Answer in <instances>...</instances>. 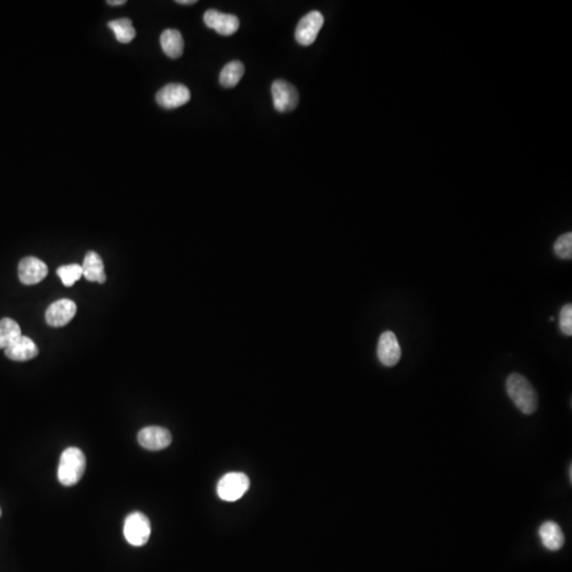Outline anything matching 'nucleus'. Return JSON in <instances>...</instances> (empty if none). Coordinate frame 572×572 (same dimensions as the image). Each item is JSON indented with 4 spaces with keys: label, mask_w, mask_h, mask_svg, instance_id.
Wrapping results in <instances>:
<instances>
[{
    "label": "nucleus",
    "mask_w": 572,
    "mask_h": 572,
    "mask_svg": "<svg viewBox=\"0 0 572 572\" xmlns=\"http://www.w3.org/2000/svg\"><path fill=\"white\" fill-rule=\"evenodd\" d=\"M323 22L325 18L318 11H312L304 16L296 28L295 39L297 43L304 47L312 45L316 41Z\"/></svg>",
    "instance_id": "obj_6"
},
{
    "label": "nucleus",
    "mask_w": 572,
    "mask_h": 572,
    "mask_svg": "<svg viewBox=\"0 0 572 572\" xmlns=\"http://www.w3.org/2000/svg\"><path fill=\"white\" fill-rule=\"evenodd\" d=\"M48 275L46 263L34 256H27L18 264V277L26 285H33L43 281Z\"/></svg>",
    "instance_id": "obj_12"
},
{
    "label": "nucleus",
    "mask_w": 572,
    "mask_h": 572,
    "mask_svg": "<svg viewBox=\"0 0 572 572\" xmlns=\"http://www.w3.org/2000/svg\"><path fill=\"white\" fill-rule=\"evenodd\" d=\"M569 481H570V484H571V481H572V464H571V463H570V464H569Z\"/></svg>",
    "instance_id": "obj_25"
},
{
    "label": "nucleus",
    "mask_w": 572,
    "mask_h": 572,
    "mask_svg": "<svg viewBox=\"0 0 572 572\" xmlns=\"http://www.w3.org/2000/svg\"><path fill=\"white\" fill-rule=\"evenodd\" d=\"M176 3L179 5H194L197 1L196 0H177Z\"/></svg>",
    "instance_id": "obj_24"
},
{
    "label": "nucleus",
    "mask_w": 572,
    "mask_h": 572,
    "mask_svg": "<svg viewBox=\"0 0 572 572\" xmlns=\"http://www.w3.org/2000/svg\"><path fill=\"white\" fill-rule=\"evenodd\" d=\"M83 275L89 281L98 282L102 284L106 281V275L104 273V264L100 254L95 252H89L85 256L82 265Z\"/></svg>",
    "instance_id": "obj_15"
},
{
    "label": "nucleus",
    "mask_w": 572,
    "mask_h": 572,
    "mask_svg": "<svg viewBox=\"0 0 572 572\" xmlns=\"http://www.w3.org/2000/svg\"><path fill=\"white\" fill-rule=\"evenodd\" d=\"M402 350L396 334L386 331L379 336L377 344V357L386 367H394L400 362Z\"/></svg>",
    "instance_id": "obj_10"
},
{
    "label": "nucleus",
    "mask_w": 572,
    "mask_h": 572,
    "mask_svg": "<svg viewBox=\"0 0 572 572\" xmlns=\"http://www.w3.org/2000/svg\"><path fill=\"white\" fill-rule=\"evenodd\" d=\"M0 516H1V509H0Z\"/></svg>",
    "instance_id": "obj_26"
},
{
    "label": "nucleus",
    "mask_w": 572,
    "mask_h": 572,
    "mask_svg": "<svg viewBox=\"0 0 572 572\" xmlns=\"http://www.w3.org/2000/svg\"><path fill=\"white\" fill-rule=\"evenodd\" d=\"M204 22L208 28L223 37L235 34L240 28L239 18L233 14L223 13L218 10H208L204 14Z\"/></svg>",
    "instance_id": "obj_9"
},
{
    "label": "nucleus",
    "mask_w": 572,
    "mask_h": 572,
    "mask_svg": "<svg viewBox=\"0 0 572 572\" xmlns=\"http://www.w3.org/2000/svg\"><path fill=\"white\" fill-rule=\"evenodd\" d=\"M125 4H126L125 0H108V5L110 6H122Z\"/></svg>",
    "instance_id": "obj_23"
},
{
    "label": "nucleus",
    "mask_w": 572,
    "mask_h": 572,
    "mask_svg": "<svg viewBox=\"0 0 572 572\" xmlns=\"http://www.w3.org/2000/svg\"><path fill=\"white\" fill-rule=\"evenodd\" d=\"M151 523L147 515L134 512L125 519L123 533L129 545L141 547L149 542L151 536Z\"/></svg>",
    "instance_id": "obj_3"
},
{
    "label": "nucleus",
    "mask_w": 572,
    "mask_h": 572,
    "mask_svg": "<svg viewBox=\"0 0 572 572\" xmlns=\"http://www.w3.org/2000/svg\"><path fill=\"white\" fill-rule=\"evenodd\" d=\"M86 469V457L78 448H68L62 453L58 463V478L60 484L72 486L80 481Z\"/></svg>",
    "instance_id": "obj_2"
},
{
    "label": "nucleus",
    "mask_w": 572,
    "mask_h": 572,
    "mask_svg": "<svg viewBox=\"0 0 572 572\" xmlns=\"http://www.w3.org/2000/svg\"><path fill=\"white\" fill-rule=\"evenodd\" d=\"M249 478L243 473H228L218 483V495L224 502H237L249 488Z\"/></svg>",
    "instance_id": "obj_4"
},
{
    "label": "nucleus",
    "mask_w": 572,
    "mask_h": 572,
    "mask_svg": "<svg viewBox=\"0 0 572 572\" xmlns=\"http://www.w3.org/2000/svg\"><path fill=\"white\" fill-rule=\"evenodd\" d=\"M138 442L148 450H162L172 443V435L160 426H148L138 433Z\"/></svg>",
    "instance_id": "obj_7"
},
{
    "label": "nucleus",
    "mask_w": 572,
    "mask_h": 572,
    "mask_svg": "<svg viewBox=\"0 0 572 572\" xmlns=\"http://www.w3.org/2000/svg\"><path fill=\"white\" fill-rule=\"evenodd\" d=\"M160 45L166 56L171 58H178L183 53V35L175 29H167L160 35Z\"/></svg>",
    "instance_id": "obj_16"
},
{
    "label": "nucleus",
    "mask_w": 572,
    "mask_h": 572,
    "mask_svg": "<svg viewBox=\"0 0 572 572\" xmlns=\"http://www.w3.org/2000/svg\"><path fill=\"white\" fill-rule=\"evenodd\" d=\"M56 273L62 280L63 284L69 287L81 279L83 275V269L82 266L79 264L64 265V266L58 267Z\"/></svg>",
    "instance_id": "obj_20"
},
{
    "label": "nucleus",
    "mask_w": 572,
    "mask_h": 572,
    "mask_svg": "<svg viewBox=\"0 0 572 572\" xmlns=\"http://www.w3.org/2000/svg\"><path fill=\"white\" fill-rule=\"evenodd\" d=\"M22 336L20 325L11 318L0 320V349H6Z\"/></svg>",
    "instance_id": "obj_18"
},
{
    "label": "nucleus",
    "mask_w": 572,
    "mask_h": 572,
    "mask_svg": "<svg viewBox=\"0 0 572 572\" xmlns=\"http://www.w3.org/2000/svg\"><path fill=\"white\" fill-rule=\"evenodd\" d=\"M538 534H540L542 545L548 550H559L565 544V536H564L563 530L555 521H545L540 526Z\"/></svg>",
    "instance_id": "obj_14"
},
{
    "label": "nucleus",
    "mask_w": 572,
    "mask_h": 572,
    "mask_svg": "<svg viewBox=\"0 0 572 572\" xmlns=\"http://www.w3.org/2000/svg\"><path fill=\"white\" fill-rule=\"evenodd\" d=\"M77 313V306L69 299H60L50 304L46 311V321L53 327H64Z\"/></svg>",
    "instance_id": "obj_11"
},
{
    "label": "nucleus",
    "mask_w": 572,
    "mask_h": 572,
    "mask_svg": "<svg viewBox=\"0 0 572 572\" xmlns=\"http://www.w3.org/2000/svg\"><path fill=\"white\" fill-rule=\"evenodd\" d=\"M6 355L15 362H26L39 355V348L31 338L20 336L13 344L5 349Z\"/></svg>",
    "instance_id": "obj_13"
},
{
    "label": "nucleus",
    "mask_w": 572,
    "mask_h": 572,
    "mask_svg": "<svg viewBox=\"0 0 572 572\" xmlns=\"http://www.w3.org/2000/svg\"><path fill=\"white\" fill-rule=\"evenodd\" d=\"M559 330L566 336L572 335V304H568L561 308L559 316Z\"/></svg>",
    "instance_id": "obj_22"
},
{
    "label": "nucleus",
    "mask_w": 572,
    "mask_h": 572,
    "mask_svg": "<svg viewBox=\"0 0 572 572\" xmlns=\"http://www.w3.org/2000/svg\"><path fill=\"white\" fill-rule=\"evenodd\" d=\"M245 74V67L240 60H233L225 65L221 71L220 83L225 89H233L239 84Z\"/></svg>",
    "instance_id": "obj_17"
},
{
    "label": "nucleus",
    "mask_w": 572,
    "mask_h": 572,
    "mask_svg": "<svg viewBox=\"0 0 572 572\" xmlns=\"http://www.w3.org/2000/svg\"><path fill=\"white\" fill-rule=\"evenodd\" d=\"M191 99V93L185 85L171 83L162 87L157 95L156 101L162 108L167 110H174L185 105Z\"/></svg>",
    "instance_id": "obj_8"
},
{
    "label": "nucleus",
    "mask_w": 572,
    "mask_h": 572,
    "mask_svg": "<svg viewBox=\"0 0 572 572\" xmlns=\"http://www.w3.org/2000/svg\"><path fill=\"white\" fill-rule=\"evenodd\" d=\"M553 250L559 259L570 260L572 258V233H564L557 238L553 245Z\"/></svg>",
    "instance_id": "obj_21"
},
{
    "label": "nucleus",
    "mask_w": 572,
    "mask_h": 572,
    "mask_svg": "<svg viewBox=\"0 0 572 572\" xmlns=\"http://www.w3.org/2000/svg\"><path fill=\"white\" fill-rule=\"evenodd\" d=\"M273 106L279 112H289L295 110L299 103V93L291 83L275 80L271 85Z\"/></svg>",
    "instance_id": "obj_5"
},
{
    "label": "nucleus",
    "mask_w": 572,
    "mask_h": 572,
    "mask_svg": "<svg viewBox=\"0 0 572 572\" xmlns=\"http://www.w3.org/2000/svg\"><path fill=\"white\" fill-rule=\"evenodd\" d=\"M507 394L524 415H532L538 406V394L524 375L512 373L506 382Z\"/></svg>",
    "instance_id": "obj_1"
},
{
    "label": "nucleus",
    "mask_w": 572,
    "mask_h": 572,
    "mask_svg": "<svg viewBox=\"0 0 572 572\" xmlns=\"http://www.w3.org/2000/svg\"><path fill=\"white\" fill-rule=\"evenodd\" d=\"M108 28L116 35L119 43L129 44L135 39L136 30L133 27V22L129 18L112 20L108 22Z\"/></svg>",
    "instance_id": "obj_19"
}]
</instances>
